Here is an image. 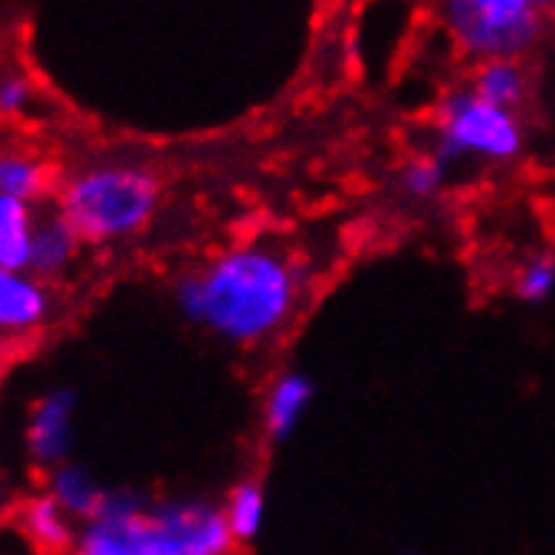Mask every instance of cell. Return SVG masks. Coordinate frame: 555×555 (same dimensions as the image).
<instances>
[{"mask_svg":"<svg viewBox=\"0 0 555 555\" xmlns=\"http://www.w3.org/2000/svg\"><path fill=\"white\" fill-rule=\"evenodd\" d=\"M307 273L273 246H230L179 273L172 300L185 323L230 347H263L297 317Z\"/></svg>","mask_w":555,"mask_h":555,"instance_id":"1","label":"cell"},{"mask_svg":"<svg viewBox=\"0 0 555 555\" xmlns=\"http://www.w3.org/2000/svg\"><path fill=\"white\" fill-rule=\"evenodd\" d=\"M240 545L222 505L209 499L149 502L128 488L108 495L85 526L72 555H233Z\"/></svg>","mask_w":555,"mask_h":555,"instance_id":"2","label":"cell"},{"mask_svg":"<svg viewBox=\"0 0 555 555\" xmlns=\"http://www.w3.org/2000/svg\"><path fill=\"white\" fill-rule=\"evenodd\" d=\"M162 199V182L145 166L105 162L68 176L57 189V212L85 246H115L145 233Z\"/></svg>","mask_w":555,"mask_h":555,"instance_id":"3","label":"cell"},{"mask_svg":"<svg viewBox=\"0 0 555 555\" xmlns=\"http://www.w3.org/2000/svg\"><path fill=\"white\" fill-rule=\"evenodd\" d=\"M526 132L515 112L492 105L478 98L472 88L444 94L438 105V128H435V155L448 166L462 158H481V162H512Z\"/></svg>","mask_w":555,"mask_h":555,"instance_id":"4","label":"cell"},{"mask_svg":"<svg viewBox=\"0 0 555 555\" xmlns=\"http://www.w3.org/2000/svg\"><path fill=\"white\" fill-rule=\"evenodd\" d=\"M444 27L465 54L478 61H515L539 38V14H492L475 0H444Z\"/></svg>","mask_w":555,"mask_h":555,"instance_id":"5","label":"cell"},{"mask_svg":"<svg viewBox=\"0 0 555 555\" xmlns=\"http://www.w3.org/2000/svg\"><path fill=\"white\" fill-rule=\"evenodd\" d=\"M75 414H78V395L72 387H48L44 395L30 401L24 421V451L30 468L48 475L57 465L72 462Z\"/></svg>","mask_w":555,"mask_h":555,"instance_id":"6","label":"cell"},{"mask_svg":"<svg viewBox=\"0 0 555 555\" xmlns=\"http://www.w3.org/2000/svg\"><path fill=\"white\" fill-rule=\"evenodd\" d=\"M54 293L30 270L0 267V340H24L51 323Z\"/></svg>","mask_w":555,"mask_h":555,"instance_id":"7","label":"cell"},{"mask_svg":"<svg viewBox=\"0 0 555 555\" xmlns=\"http://www.w3.org/2000/svg\"><path fill=\"white\" fill-rule=\"evenodd\" d=\"M317 398V384L307 371L289 367L276 374V380L267 387L263 398V438L267 444L280 448L293 441V435L300 431V424Z\"/></svg>","mask_w":555,"mask_h":555,"instance_id":"8","label":"cell"},{"mask_svg":"<svg viewBox=\"0 0 555 555\" xmlns=\"http://www.w3.org/2000/svg\"><path fill=\"white\" fill-rule=\"evenodd\" d=\"M81 236L75 233V225L64 219L57 209H44L38 212V225H35V243H30V273L38 280H44L48 286L64 283L72 276V270L81 259Z\"/></svg>","mask_w":555,"mask_h":555,"instance_id":"9","label":"cell"},{"mask_svg":"<svg viewBox=\"0 0 555 555\" xmlns=\"http://www.w3.org/2000/svg\"><path fill=\"white\" fill-rule=\"evenodd\" d=\"M17 529L44 555H72L81 526L41 488L17 505Z\"/></svg>","mask_w":555,"mask_h":555,"instance_id":"10","label":"cell"},{"mask_svg":"<svg viewBox=\"0 0 555 555\" xmlns=\"http://www.w3.org/2000/svg\"><path fill=\"white\" fill-rule=\"evenodd\" d=\"M44 492L68 512L78 526H85V521L102 508L105 495H108V488L98 481L85 465L78 462H64L57 465L54 472L44 475Z\"/></svg>","mask_w":555,"mask_h":555,"instance_id":"11","label":"cell"},{"mask_svg":"<svg viewBox=\"0 0 555 555\" xmlns=\"http://www.w3.org/2000/svg\"><path fill=\"white\" fill-rule=\"evenodd\" d=\"M225 526H230L236 545H249L263 535L270 518V492L259 478H240L222 502Z\"/></svg>","mask_w":555,"mask_h":555,"instance_id":"12","label":"cell"},{"mask_svg":"<svg viewBox=\"0 0 555 555\" xmlns=\"http://www.w3.org/2000/svg\"><path fill=\"white\" fill-rule=\"evenodd\" d=\"M38 206L11 199L0 192V267L27 270L30 267V243H35Z\"/></svg>","mask_w":555,"mask_h":555,"instance_id":"13","label":"cell"},{"mask_svg":"<svg viewBox=\"0 0 555 555\" xmlns=\"http://www.w3.org/2000/svg\"><path fill=\"white\" fill-rule=\"evenodd\" d=\"M0 192L38 206L51 192V172L41 158L27 152H0Z\"/></svg>","mask_w":555,"mask_h":555,"instance_id":"14","label":"cell"},{"mask_svg":"<svg viewBox=\"0 0 555 555\" xmlns=\"http://www.w3.org/2000/svg\"><path fill=\"white\" fill-rule=\"evenodd\" d=\"M472 91L492 105H502L515 112L526 102V72L515 61H481V68L475 72Z\"/></svg>","mask_w":555,"mask_h":555,"instance_id":"15","label":"cell"},{"mask_svg":"<svg viewBox=\"0 0 555 555\" xmlns=\"http://www.w3.org/2000/svg\"><path fill=\"white\" fill-rule=\"evenodd\" d=\"M512 297L521 307H545L555 297V253H532L512 276Z\"/></svg>","mask_w":555,"mask_h":555,"instance_id":"16","label":"cell"},{"mask_svg":"<svg viewBox=\"0 0 555 555\" xmlns=\"http://www.w3.org/2000/svg\"><path fill=\"white\" fill-rule=\"evenodd\" d=\"M448 162H441L435 152L428 155H417L411 158L408 166L401 169L398 176V185L404 195H411V199H431V195H438L448 182Z\"/></svg>","mask_w":555,"mask_h":555,"instance_id":"17","label":"cell"},{"mask_svg":"<svg viewBox=\"0 0 555 555\" xmlns=\"http://www.w3.org/2000/svg\"><path fill=\"white\" fill-rule=\"evenodd\" d=\"M30 98H35V88H30L27 78L21 75H4L0 78V115H24L27 105H30Z\"/></svg>","mask_w":555,"mask_h":555,"instance_id":"18","label":"cell"},{"mask_svg":"<svg viewBox=\"0 0 555 555\" xmlns=\"http://www.w3.org/2000/svg\"><path fill=\"white\" fill-rule=\"evenodd\" d=\"M478 8L492 11V14H505V17H518V14H539L532 8V0H475Z\"/></svg>","mask_w":555,"mask_h":555,"instance_id":"19","label":"cell"},{"mask_svg":"<svg viewBox=\"0 0 555 555\" xmlns=\"http://www.w3.org/2000/svg\"><path fill=\"white\" fill-rule=\"evenodd\" d=\"M8 512V492H4V485H0V515Z\"/></svg>","mask_w":555,"mask_h":555,"instance_id":"20","label":"cell"},{"mask_svg":"<svg viewBox=\"0 0 555 555\" xmlns=\"http://www.w3.org/2000/svg\"><path fill=\"white\" fill-rule=\"evenodd\" d=\"M552 4H555V0H532V8H535V11H542V8H552Z\"/></svg>","mask_w":555,"mask_h":555,"instance_id":"21","label":"cell"}]
</instances>
